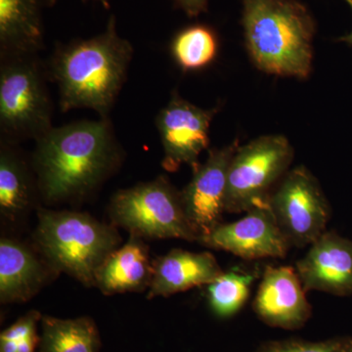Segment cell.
<instances>
[{
    "mask_svg": "<svg viewBox=\"0 0 352 352\" xmlns=\"http://www.w3.org/2000/svg\"><path fill=\"white\" fill-rule=\"evenodd\" d=\"M124 157L109 118L53 126L32 152L39 198L48 206L82 201L119 170Z\"/></svg>",
    "mask_w": 352,
    "mask_h": 352,
    "instance_id": "1",
    "label": "cell"
},
{
    "mask_svg": "<svg viewBox=\"0 0 352 352\" xmlns=\"http://www.w3.org/2000/svg\"><path fill=\"white\" fill-rule=\"evenodd\" d=\"M133 52L131 43L118 32L115 15L98 36L58 45L50 72L62 112L89 109L108 118L126 82Z\"/></svg>",
    "mask_w": 352,
    "mask_h": 352,
    "instance_id": "2",
    "label": "cell"
},
{
    "mask_svg": "<svg viewBox=\"0 0 352 352\" xmlns=\"http://www.w3.org/2000/svg\"><path fill=\"white\" fill-rule=\"evenodd\" d=\"M245 46L256 68L305 80L314 60L316 22L298 0H242Z\"/></svg>",
    "mask_w": 352,
    "mask_h": 352,
    "instance_id": "3",
    "label": "cell"
},
{
    "mask_svg": "<svg viewBox=\"0 0 352 352\" xmlns=\"http://www.w3.org/2000/svg\"><path fill=\"white\" fill-rule=\"evenodd\" d=\"M38 219L34 238L39 254L59 274L95 287L99 268L122 241L116 226L75 210L39 208Z\"/></svg>",
    "mask_w": 352,
    "mask_h": 352,
    "instance_id": "4",
    "label": "cell"
},
{
    "mask_svg": "<svg viewBox=\"0 0 352 352\" xmlns=\"http://www.w3.org/2000/svg\"><path fill=\"white\" fill-rule=\"evenodd\" d=\"M46 69L38 54L2 56L0 64L1 141L38 140L52 129L53 105Z\"/></svg>",
    "mask_w": 352,
    "mask_h": 352,
    "instance_id": "5",
    "label": "cell"
},
{
    "mask_svg": "<svg viewBox=\"0 0 352 352\" xmlns=\"http://www.w3.org/2000/svg\"><path fill=\"white\" fill-rule=\"evenodd\" d=\"M108 214L113 226L142 239H182L198 243L183 208L182 193L164 175L119 190Z\"/></svg>",
    "mask_w": 352,
    "mask_h": 352,
    "instance_id": "6",
    "label": "cell"
},
{
    "mask_svg": "<svg viewBox=\"0 0 352 352\" xmlns=\"http://www.w3.org/2000/svg\"><path fill=\"white\" fill-rule=\"evenodd\" d=\"M293 157L291 143L278 134L239 146L229 164L226 212H247L268 203L271 189L288 173Z\"/></svg>",
    "mask_w": 352,
    "mask_h": 352,
    "instance_id": "7",
    "label": "cell"
},
{
    "mask_svg": "<svg viewBox=\"0 0 352 352\" xmlns=\"http://www.w3.org/2000/svg\"><path fill=\"white\" fill-rule=\"evenodd\" d=\"M268 205L291 247L310 245L326 232L330 205L318 180L305 166L286 173Z\"/></svg>",
    "mask_w": 352,
    "mask_h": 352,
    "instance_id": "8",
    "label": "cell"
},
{
    "mask_svg": "<svg viewBox=\"0 0 352 352\" xmlns=\"http://www.w3.org/2000/svg\"><path fill=\"white\" fill-rule=\"evenodd\" d=\"M219 108L197 107L173 92L168 103L157 116L156 126L164 149L162 166L175 173L183 164L192 170L210 145V126Z\"/></svg>",
    "mask_w": 352,
    "mask_h": 352,
    "instance_id": "9",
    "label": "cell"
},
{
    "mask_svg": "<svg viewBox=\"0 0 352 352\" xmlns=\"http://www.w3.org/2000/svg\"><path fill=\"white\" fill-rule=\"evenodd\" d=\"M238 147L239 142L235 140L224 147L210 149L205 163L192 170L191 180L180 191L185 214L199 241L222 223L229 164Z\"/></svg>",
    "mask_w": 352,
    "mask_h": 352,
    "instance_id": "10",
    "label": "cell"
},
{
    "mask_svg": "<svg viewBox=\"0 0 352 352\" xmlns=\"http://www.w3.org/2000/svg\"><path fill=\"white\" fill-rule=\"evenodd\" d=\"M199 244L231 252L245 261L284 258L291 248L268 203L252 208L237 221L222 222Z\"/></svg>",
    "mask_w": 352,
    "mask_h": 352,
    "instance_id": "11",
    "label": "cell"
},
{
    "mask_svg": "<svg viewBox=\"0 0 352 352\" xmlns=\"http://www.w3.org/2000/svg\"><path fill=\"white\" fill-rule=\"evenodd\" d=\"M252 308L266 325L284 330L302 328L312 312L296 267L287 265L264 268Z\"/></svg>",
    "mask_w": 352,
    "mask_h": 352,
    "instance_id": "12",
    "label": "cell"
},
{
    "mask_svg": "<svg viewBox=\"0 0 352 352\" xmlns=\"http://www.w3.org/2000/svg\"><path fill=\"white\" fill-rule=\"evenodd\" d=\"M296 270L305 292L352 295V241L326 231L310 245Z\"/></svg>",
    "mask_w": 352,
    "mask_h": 352,
    "instance_id": "13",
    "label": "cell"
},
{
    "mask_svg": "<svg viewBox=\"0 0 352 352\" xmlns=\"http://www.w3.org/2000/svg\"><path fill=\"white\" fill-rule=\"evenodd\" d=\"M57 272L41 254L13 238L0 240V302H25Z\"/></svg>",
    "mask_w": 352,
    "mask_h": 352,
    "instance_id": "14",
    "label": "cell"
},
{
    "mask_svg": "<svg viewBox=\"0 0 352 352\" xmlns=\"http://www.w3.org/2000/svg\"><path fill=\"white\" fill-rule=\"evenodd\" d=\"M223 272L210 252L171 250L153 261V277L147 298H168L195 287L208 286Z\"/></svg>",
    "mask_w": 352,
    "mask_h": 352,
    "instance_id": "15",
    "label": "cell"
},
{
    "mask_svg": "<svg viewBox=\"0 0 352 352\" xmlns=\"http://www.w3.org/2000/svg\"><path fill=\"white\" fill-rule=\"evenodd\" d=\"M152 277L149 248L142 238L131 235L126 244L113 251L102 264L95 287L107 296L136 293L149 289Z\"/></svg>",
    "mask_w": 352,
    "mask_h": 352,
    "instance_id": "16",
    "label": "cell"
},
{
    "mask_svg": "<svg viewBox=\"0 0 352 352\" xmlns=\"http://www.w3.org/2000/svg\"><path fill=\"white\" fill-rule=\"evenodd\" d=\"M55 0H0L2 56L38 54L43 47V10Z\"/></svg>",
    "mask_w": 352,
    "mask_h": 352,
    "instance_id": "17",
    "label": "cell"
},
{
    "mask_svg": "<svg viewBox=\"0 0 352 352\" xmlns=\"http://www.w3.org/2000/svg\"><path fill=\"white\" fill-rule=\"evenodd\" d=\"M14 145L1 141L0 148V214L10 223L27 217L39 196L36 179Z\"/></svg>",
    "mask_w": 352,
    "mask_h": 352,
    "instance_id": "18",
    "label": "cell"
},
{
    "mask_svg": "<svg viewBox=\"0 0 352 352\" xmlns=\"http://www.w3.org/2000/svg\"><path fill=\"white\" fill-rule=\"evenodd\" d=\"M39 352H99L101 338L88 316L62 319L43 315Z\"/></svg>",
    "mask_w": 352,
    "mask_h": 352,
    "instance_id": "19",
    "label": "cell"
},
{
    "mask_svg": "<svg viewBox=\"0 0 352 352\" xmlns=\"http://www.w3.org/2000/svg\"><path fill=\"white\" fill-rule=\"evenodd\" d=\"M259 278L258 270L240 268L222 273L208 285V302L219 318H229L242 309L251 294L252 284Z\"/></svg>",
    "mask_w": 352,
    "mask_h": 352,
    "instance_id": "20",
    "label": "cell"
},
{
    "mask_svg": "<svg viewBox=\"0 0 352 352\" xmlns=\"http://www.w3.org/2000/svg\"><path fill=\"white\" fill-rule=\"evenodd\" d=\"M171 54L183 71L206 68L215 59L219 38L212 28L193 25L182 30L173 38Z\"/></svg>",
    "mask_w": 352,
    "mask_h": 352,
    "instance_id": "21",
    "label": "cell"
},
{
    "mask_svg": "<svg viewBox=\"0 0 352 352\" xmlns=\"http://www.w3.org/2000/svg\"><path fill=\"white\" fill-rule=\"evenodd\" d=\"M43 314L38 310H30L12 325L0 333V352H36L41 336L38 324Z\"/></svg>",
    "mask_w": 352,
    "mask_h": 352,
    "instance_id": "22",
    "label": "cell"
},
{
    "mask_svg": "<svg viewBox=\"0 0 352 352\" xmlns=\"http://www.w3.org/2000/svg\"><path fill=\"white\" fill-rule=\"evenodd\" d=\"M254 352H352L351 337L311 342L300 339L270 340Z\"/></svg>",
    "mask_w": 352,
    "mask_h": 352,
    "instance_id": "23",
    "label": "cell"
},
{
    "mask_svg": "<svg viewBox=\"0 0 352 352\" xmlns=\"http://www.w3.org/2000/svg\"><path fill=\"white\" fill-rule=\"evenodd\" d=\"M177 8L190 18L198 17L201 14L207 12L210 0H173Z\"/></svg>",
    "mask_w": 352,
    "mask_h": 352,
    "instance_id": "24",
    "label": "cell"
},
{
    "mask_svg": "<svg viewBox=\"0 0 352 352\" xmlns=\"http://www.w3.org/2000/svg\"><path fill=\"white\" fill-rule=\"evenodd\" d=\"M344 1L346 2L347 6H349V8H351L352 11V0H344ZM339 41H342V43H349V45L352 46V32L351 34H347V36L340 38Z\"/></svg>",
    "mask_w": 352,
    "mask_h": 352,
    "instance_id": "25",
    "label": "cell"
},
{
    "mask_svg": "<svg viewBox=\"0 0 352 352\" xmlns=\"http://www.w3.org/2000/svg\"><path fill=\"white\" fill-rule=\"evenodd\" d=\"M83 1H94L96 2V3L100 4L103 8L110 9L111 7V1L110 0H83Z\"/></svg>",
    "mask_w": 352,
    "mask_h": 352,
    "instance_id": "26",
    "label": "cell"
}]
</instances>
